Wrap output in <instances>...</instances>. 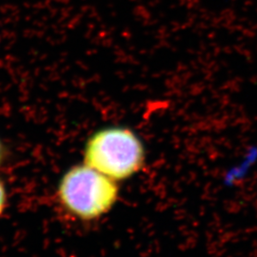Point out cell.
<instances>
[{
    "instance_id": "6da1fadb",
    "label": "cell",
    "mask_w": 257,
    "mask_h": 257,
    "mask_svg": "<svg viewBox=\"0 0 257 257\" xmlns=\"http://www.w3.org/2000/svg\"><path fill=\"white\" fill-rule=\"evenodd\" d=\"M83 163L119 182L143 169L146 149L138 134L128 127L110 125L89 137L83 149Z\"/></svg>"
},
{
    "instance_id": "7a4b0ae2",
    "label": "cell",
    "mask_w": 257,
    "mask_h": 257,
    "mask_svg": "<svg viewBox=\"0 0 257 257\" xmlns=\"http://www.w3.org/2000/svg\"><path fill=\"white\" fill-rule=\"evenodd\" d=\"M56 195L61 207L74 218L96 220L110 212L119 198L118 182L81 163L59 179Z\"/></svg>"
},
{
    "instance_id": "3957f363",
    "label": "cell",
    "mask_w": 257,
    "mask_h": 257,
    "mask_svg": "<svg viewBox=\"0 0 257 257\" xmlns=\"http://www.w3.org/2000/svg\"><path fill=\"white\" fill-rule=\"evenodd\" d=\"M8 203V193H7V188L5 186L2 179L0 178V217L4 213L6 210Z\"/></svg>"
},
{
    "instance_id": "277c9868",
    "label": "cell",
    "mask_w": 257,
    "mask_h": 257,
    "mask_svg": "<svg viewBox=\"0 0 257 257\" xmlns=\"http://www.w3.org/2000/svg\"><path fill=\"white\" fill-rule=\"evenodd\" d=\"M6 157V147L2 141V139L0 138V167L4 163Z\"/></svg>"
}]
</instances>
